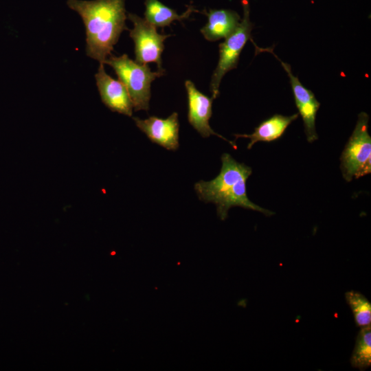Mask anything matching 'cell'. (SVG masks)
Here are the masks:
<instances>
[{"label": "cell", "mask_w": 371, "mask_h": 371, "mask_svg": "<svg viewBox=\"0 0 371 371\" xmlns=\"http://www.w3.org/2000/svg\"><path fill=\"white\" fill-rule=\"evenodd\" d=\"M346 300L354 315L357 326L363 327L371 324V304L361 293L350 291L345 293Z\"/></svg>", "instance_id": "9a60e30c"}, {"label": "cell", "mask_w": 371, "mask_h": 371, "mask_svg": "<svg viewBox=\"0 0 371 371\" xmlns=\"http://www.w3.org/2000/svg\"><path fill=\"white\" fill-rule=\"evenodd\" d=\"M256 48V54L266 52L271 54L279 60L284 71L287 73L290 79L295 105L301 115L304 124V132L308 142L312 143L318 139V135L315 128V119L320 103L316 99L315 94L308 89L306 88L300 81L298 78L292 73L291 66L283 62L274 53L273 47L261 48L252 42Z\"/></svg>", "instance_id": "52a82bcc"}, {"label": "cell", "mask_w": 371, "mask_h": 371, "mask_svg": "<svg viewBox=\"0 0 371 371\" xmlns=\"http://www.w3.org/2000/svg\"><path fill=\"white\" fill-rule=\"evenodd\" d=\"M369 115H358L355 129L340 157V169L345 181L350 182L371 173V137L368 133Z\"/></svg>", "instance_id": "277c9868"}, {"label": "cell", "mask_w": 371, "mask_h": 371, "mask_svg": "<svg viewBox=\"0 0 371 371\" xmlns=\"http://www.w3.org/2000/svg\"><path fill=\"white\" fill-rule=\"evenodd\" d=\"M207 17V23L201 29V32L208 41H216L228 36L240 21V15L235 11L227 9H210L204 10Z\"/></svg>", "instance_id": "8fae6325"}, {"label": "cell", "mask_w": 371, "mask_h": 371, "mask_svg": "<svg viewBox=\"0 0 371 371\" xmlns=\"http://www.w3.org/2000/svg\"><path fill=\"white\" fill-rule=\"evenodd\" d=\"M352 367L361 370L371 365V326L362 327L359 332L351 357Z\"/></svg>", "instance_id": "5bb4252c"}, {"label": "cell", "mask_w": 371, "mask_h": 371, "mask_svg": "<svg viewBox=\"0 0 371 371\" xmlns=\"http://www.w3.org/2000/svg\"><path fill=\"white\" fill-rule=\"evenodd\" d=\"M243 16L236 29L219 44V58L217 66L213 71L210 91L212 98L219 95V86L223 77L229 71L237 67L240 54L248 40H251V32L254 24L249 18L250 8L249 0H242Z\"/></svg>", "instance_id": "5b68a950"}, {"label": "cell", "mask_w": 371, "mask_h": 371, "mask_svg": "<svg viewBox=\"0 0 371 371\" xmlns=\"http://www.w3.org/2000/svg\"><path fill=\"white\" fill-rule=\"evenodd\" d=\"M82 18L86 32V54L104 64L121 33L128 30L124 0H67Z\"/></svg>", "instance_id": "6da1fadb"}, {"label": "cell", "mask_w": 371, "mask_h": 371, "mask_svg": "<svg viewBox=\"0 0 371 371\" xmlns=\"http://www.w3.org/2000/svg\"><path fill=\"white\" fill-rule=\"evenodd\" d=\"M95 78L102 102L112 111L132 116L133 103L124 84L108 75L102 63L100 64Z\"/></svg>", "instance_id": "30bf717a"}, {"label": "cell", "mask_w": 371, "mask_h": 371, "mask_svg": "<svg viewBox=\"0 0 371 371\" xmlns=\"http://www.w3.org/2000/svg\"><path fill=\"white\" fill-rule=\"evenodd\" d=\"M297 117L298 113L289 116L275 114L262 122L251 134H234V136L236 139L249 138L250 141L247 148L251 149L257 142H271L280 138L287 127Z\"/></svg>", "instance_id": "7c38bea8"}, {"label": "cell", "mask_w": 371, "mask_h": 371, "mask_svg": "<svg viewBox=\"0 0 371 371\" xmlns=\"http://www.w3.org/2000/svg\"><path fill=\"white\" fill-rule=\"evenodd\" d=\"M104 64L111 66L126 87L135 111H148L151 82L164 72L152 71L148 64H139L127 54L109 56Z\"/></svg>", "instance_id": "3957f363"}, {"label": "cell", "mask_w": 371, "mask_h": 371, "mask_svg": "<svg viewBox=\"0 0 371 371\" xmlns=\"http://www.w3.org/2000/svg\"><path fill=\"white\" fill-rule=\"evenodd\" d=\"M188 94L189 123L203 137L216 135L229 143L234 149L237 148L235 142H232L216 133L210 126L209 120L212 115L213 98L200 92L190 80L185 82Z\"/></svg>", "instance_id": "ba28073f"}, {"label": "cell", "mask_w": 371, "mask_h": 371, "mask_svg": "<svg viewBox=\"0 0 371 371\" xmlns=\"http://www.w3.org/2000/svg\"><path fill=\"white\" fill-rule=\"evenodd\" d=\"M222 166L219 174L212 180H200L194 184L199 199L205 203H212L221 220H225L229 210L234 206L260 212L271 216L274 212L263 208L249 200L246 183L252 173L251 167L239 163L228 153L221 156Z\"/></svg>", "instance_id": "7a4b0ae2"}, {"label": "cell", "mask_w": 371, "mask_h": 371, "mask_svg": "<svg viewBox=\"0 0 371 371\" xmlns=\"http://www.w3.org/2000/svg\"><path fill=\"white\" fill-rule=\"evenodd\" d=\"M145 19L156 27L170 26L174 21H181L189 18L194 12H199L190 5L187 10L179 14L175 10L165 5L158 0H144Z\"/></svg>", "instance_id": "4fadbf2b"}, {"label": "cell", "mask_w": 371, "mask_h": 371, "mask_svg": "<svg viewBox=\"0 0 371 371\" xmlns=\"http://www.w3.org/2000/svg\"><path fill=\"white\" fill-rule=\"evenodd\" d=\"M127 16L133 24V28L130 30V37L135 44V61L139 64L155 63L157 71L164 72L161 54L164 41L170 35L159 34L155 25L135 14L128 13Z\"/></svg>", "instance_id": "8992f818"}, {"label": "cell", "mask_w": 371, "mask_h": 371, "mask_svg": "<svg viewBox=\"0 0 371 371\" xmlns=\"http://www.w3.org/2000/svg\"><path fill=\"white\" fill-rule=\"evenodd\" d=\"M133 119L137 127L145 133L152 142L167 150L178 149L179 124L177 112H173L166 119L156 116H150L144 120L137 117Z\"/></svg>", "instance_id": "9c48e42d"}]
</instances>
